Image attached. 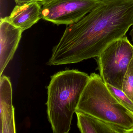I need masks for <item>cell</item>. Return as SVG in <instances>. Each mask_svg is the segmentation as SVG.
Segmentation results:
<instances>
[{"mask_svg":"<svg viewBox=\"0 0 133 133\" xmlns=\"http://www.w3.org/2000/svg\"><path fill=\"white\" fill-rule=\"evenodd\" d=\"M17 5H22L32 1H37V0H14Z\"/></svg>","mask_w":133,"mask_h":133,"instance_id":"cell-12","label":"cell"},{"mask_svg":"<svg viewBox=\"0 0 133 133\" xmlns=\"http://www.w3.org/2000/svg\"><path fill=\"white\" fill-rule=\"evenodd\" d=\"M23 31L5 17L0 23V75L13 59L18 47Z\"/></svg>","mask_w":133,"mask_h":133,"instance_id":"cell-6","label":"cell"},{"mask_svg":"<svg viewBox=\"0 0 133 133\" xmlns=\"http://www.w3.org/2000/svg\"><path fill=\"white\" fill-rule=\"evenodd\" d=\"M129 35L130 36L131 41L133 42V25L132 26V28H131L130 33H129Z\"/></svg>","mask_w":133,"mask_h":133,"instance_id":"cell-13","label":"cell"},{"mask_svg":"<svg viewBox=\"0 0 133 133\" xmlns=\"http://www.w3.org/2000/svg\"><path fill=\"white\" fill-rule=\"evenodd\" d=\"M89 76L77 70L62 71L51 77L47 87V117L54 133H68Z\"/></svg>","mask_w":133,"mask_h":133,"instance_id":"cell-2","label":"cell"},{"mask_svg":"<svg viewBox=\"0 0 133 133\" xmlns=\"http://www.w3.org/2000/svg\"><path fill=\"white\" fill-rule=\"evenodd\" d=\"M77 126L82 133H126V129L76 110Z\"/></svg>","mask_w":133,"mask_h":133,"instance_id":"cell-9","label":"cell"},{"mask_svg":"<svg viewBox=\"0 0 133 133\" xmlns=\"http://www.w3.org/2000/svg\"><path fill=\"white\" fill-rule=\"evenodd\" d=\"M0 133H16L12 85L9 78L5 75L0 80Z\"/></svg>","mask_w":133,"mask_h":133,"instance_id":"cell-7","label":"cell"},{"mask_svg":"<svg viewBox=\"0 0 133 133\" xmlns=\"http://www.w3.org/2000/svg\"><path fill=\"white\" fill-rule=\"evenodd\" d=\"M49 0H37V1L40 3L42 4V3H44V2H46V1H48Z\"/></svg>","mask_w":133,"mask_h":133,"instance_id":"cell-15","label":"cell"},{"mask_svg":"<svg viewBox=\"0 0 133 133\" xmlns=\"http://www.w3.org/2000/svg\"><path fill=\"white\" fill-rule=\"evenodd\" d=\"M42 4L37 1L17 5L10 15L6 17L11 23L24 32L42 18Z\"/></svg>","mask_w":133,"mask_h":133,"instance_id":"cell-8","label":"cell"},{"mask_svg":"<svg viewBox=\"0 0 133 133\" xmlns=\"http://www.w3.org/2000/svg\"><path fill=\"white\" fill-rule=\"evenodd\" d=\"M133 25V0H102L79 21L67 26L47 64L77 63L98 57Z\"/></svg>","mask_w":133,"mask_h":133,"instance_id":"cell-1","label":"cell"},{"mask_svg":"<svg viewBox=\"0 0 133 133\" xmlns=\"http://www.w3.org/2000/svg\"><path fill=\"white\" fill-rule=\"evenodd\" d=\"M122 91L133 102V57L124 75Z\"/></svg>","mask_w":133,"mask_h":133,"instance_id":"cell-10","label":"cell"},{"mask_svg":"<svg viewBox=\"0 0 133 133\" xmlns=\"http://www.w3.org/2000/svg\"><path fill=\"white\" fill-rule=\"evenodd\" d=\"M107 88L116 98L131 112L133 113V102L122 90L106 84Z\"/></svg>","mask_w":133,"mask_h":133,"instance_id":"cell-11","label":"cell"},{"mask_svg":"<svg viewBox=\"0 0 133 133\" xmlns=\"http://www.w3.org/2000/svg\"><path fill=\"white\" fill-rule=\"evenodd\" d=\"M77 110L126 130L133 128V113L116 98L100 75L95 73L89 75Z\"/></svg>","mask_w":133,"mask_h":133,"instance_id":"cell-3","label":"cell"},{"mask_svg":"<svg viewBox=\"0 0 133 133\" xmlns=\"http://www.w3.org/2000/svg\"><path fill=\"white\" fill-rule=\"evenodd\" d=\"M102 0H49L42 3V18L57 25L73 24L95 9Z\"/></svg>","mask_w":133,"mask_h":133,"instance_id":"cell-5","label":"cell"},{"mask_svg":"<svg viewBox=\"0 0 133 133\" xmlns=\"http://www.w3.org/2000/svg\"><path fill=\"white\" fill-rule=\"evenodd\" d=\"M126 133H133V128L126 130Z\"/></svg>","mask_w":133,"mask_h":133,"instance_id":"cell-14","label":"cell"},{"mask_svg":"<svg viewBox=\"0 0 133 133\" xmlns=\"http://www.w3.org/2000/svg\"><path fill=\"white\" fill-rule=\"evenodd\" d=\"M133 57V45L126 36L110 43L97 57V69L105 84L122 90L123 81Z\"/></svg>","mask_w":133,"mask_h":133,"instance_id":"cell-4","label":"cell"}]
</instances>
